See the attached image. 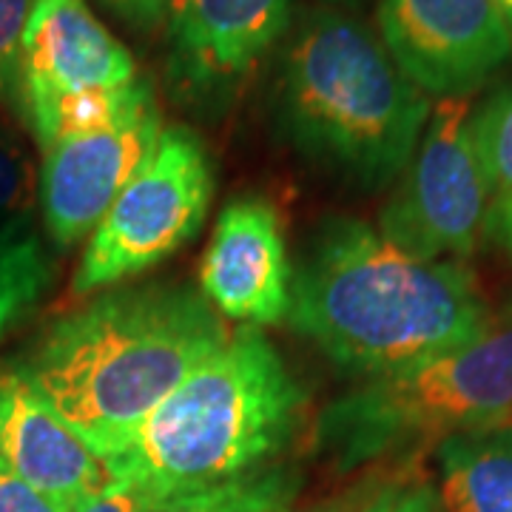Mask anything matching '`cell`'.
<instances>
[{
  "instance_id": "11",
  "label": "cell",
  "mask_w": 512,
  "mask_h": 512,
  "mask_svg": "<svg viewBox=\"0 0 512 512\" xmlns=\"http://www.w3.org/2000/svg\"><path fill=\"white\" fill-rule=\"evenodd\" d=\"M293 268L274 205L239 197L220 211L200 262V291L222 319L279 325L291 308Z\"/></svg>"
},
{
  "instance_id": "22",
  "label": "cell",
  "mask_w": 512,
  "mask_h": 512,
  "mask_svg": "<svg viewBox=\"0 0 512 512\" xmlns=\"http://www.w3.org/2000/svg\"><path fill=\"white\" fill-rule=\"evenodd\" d=\"M0 512H69L55 498L26 484L18 473L0 464Z\"/></svg>"
},
{
  "instance_id": "13",
  "label": "cell",
  "mask_w": 512,
  "mask_h": 512,
  "mask_svg": "<svg viewBox=\"0 0 512 512\" xmlns=\"http://www.w3.org/2000/svg\"><path fill=\"white\" fill-rule=\"evenodd\" d=\"M0 464L66 510L111 481L103 458L94 456L12 362L0 367Z\"/></svg>"
},
{
  "instance_id": "9",
  "label": "cell",
  "mask_w": 512,
  "mask_h": 512,
  "mask_svg": "<svg viewBox=\"0 0 512 512\" xmlns=\"http://www.w3.org/2000/svg\"><path fill=\"white\" fill-rule=\"evenodd\" d=\"M387 55L424 94L464 97L512 57L493 0H379Z\"/></svg>"
},
{
  "instance_id": "15",
  "label": "cell",
  "mask_w": 512,
  "mask_h": 512,
  "mask_svg": "<svg viewBox=\"0 0 512 512\" xmlns=\"http://www.w3.org/2000/svg\"><path fill=\"white\" fill-rule=\"evenodd\" d=\"M55 282V262L29 222L0 228V342L23 325Z\"/></svg>"
},
{
  "instance_id": "23",
  "label": "cell",
  "mask_w": 512,
  "mask_h": 512,
  "mask_svg": "<svg viewBox=\"0 0 512 512\" xmlns=\"http://www.w3.org/2000/svg\"><path fill=\"white\" fill-rule=\"evenodd\" d=\"M100 3L131 26L151 29V26L163 23L171 0H100Z\"/></svg>"
},
{
  "instance_id": "8",
  "label": "cell",
  "mask_w": 512,
  "mask_h": 512,
  "mask_svg": "<svg viewBox=\"0 0 512 512\" xmlns=\"http://www.w3.org/2000/svg\"><path fill=\"white\" fill-rule=\"evenodd\" d=\"M163 117L146 77L140 94L117 120L63 137L43 151L40 211L46 234L60 248L89 239L114 200L154 154Z\"/></svg>"
},
{
  "instance_id": "18",
  "label": "cell",
  "mask_w": 512,
  "mask_h": 512,
  "mask_svg": "<svg viewBox=\"0 0 512 512\" xmlns=\"http://www.w3.org/2000/svg\"><path fill=\"white\" fill-rule=\"evenodd\" d=\"M40 191V174L26 146L6 126H0V228L29 222Z\"/></svg>"
},
{
  "instance_id": "2",
  "label": "cell",
  "mask_w": 512,
  "mask_h": 512,
  "mask_svg": "<svg viewBox=\"0 0 512 512\" xmlns=\"http://www.w3.org/2000/svg\"><path fill=\"white\" fill-rule=\"evenodd\" d=\"M288 322L362 379L470 345L495 328L467 265L421 259L362 220L319 228L293 271Z\"/></svg>"
},
{
  "instance_id": "4",
  "label": "cell",
  "mask_w": 512,
  "mask_h": 512,
  "mask_svg": "<svg viewBox=\"0 0 512 512\" xmlns=\"http://www.w3.org/2000/svg\"><path fill=\"white\" fill-rule=\"evenodd\" d=\"M302 407L305 390L279 350L245 325L140 424L106 470L160 498L234 481L288 444Z\"/></svg>"
},
{
  "instance_id": "21",
  "label": "cell",
  "mask_w": 512,
  "mask_h": 512,
  "mask_svg": "<svg viewBox=\"0 0 512 512\" xmlns=\"http://www.w3.org/2000/svg\"><path fill=\"white\" fill-rule=\"evenodd\" d=\"M163 498L131 478H111L106 487L86 495L69 512H154Z\"/></svg>"
},
{
  "instance_id": "27",
  "label": "cell",
  "mask_w": 512,
  "mask_h": 512,
  "mask_svg": "<svg viewBox=\"0 0 512 512\" xmlns=\"http://www.w3.org/2000/svg\"><path fill=\"white\" fill-rule=\"evenodd\" d=\"M279 512H291V510H279Z\"/></svg>"
},
{
  "instance_id": "26",
  "label": "cell",
  "mask_w": 512,
  "mask_h": 512,
  "mask_svg": "<svg viewBox=\"0 0 512 512\" xmlns=\"http://www.w3.org/2000/svg\"><path fill=\"white\" fill-rule=\"evenodd\" d=\"M330 3H339V6H353V3H362V0H330Z\"/></svg>"
},
{
  "instance_id": "14",
  "label": "cell",
  "mask_w": 512,
  "mask_h": 512,
  "mask_svg": "<svg viewBox=\"0 0 512 512\" xmlns=\"http://www.w3.org/2000/svg\"><path fill=\"white\" fill-rule=\"evenodd\" d=\"M444 512H512V421L436 444Z\"/></svg>"
},
{
  "instance_id": "20",
  "label": "cell",
  "mask_w": 512,
  "mask_h": 512,
  "mask_svg": "<svg viewBox=\"0 0 512 512\" xmlns=\"http://www.w3.org/2000/svg\"><path fill=\"white\" fill-rule=\"evenodd\" d=\"M359 512H444L439 487L424 478H399L382 487Z\"/></svg>"
},
{
  "instance_id": "6",
  "label": "cell",
  "mask_w": 512,
  "mask_h": 512,
  "mask_svg": "<svg viewBox=\"0 0 512 512\" xmlns=\"http://www.w3.org/2000/svg\"><path fill=\"white\" fill-rule=\"evenodd\" d=\"M214 197V165L185 126L163 128L154 154L120 191L89 237L72 279L74 296L106 291L151 271L197 237Z\"/></svg>"
},
{
  "instance_id": "16",
  "label": "cell",
  "mask_w": 512,
  "mask_h": 512,
  "mask_svg": "<svg viewBox=\"0 0 512 512\" xmlns=\"http://www.w3.org/2000/svg\"><path fill=\"white\" fill-rule=\"evenodd\" d=\"M296 490H299L296 470L262 467L234 481L163 498L154 512H279L288 510Z\"/></svg>"
},
{
  "instance_id": "7",
  "label": "cell",
  "mask_w": 512,
  "mask_h": 512,
  "mask_svg": "<svg viewBox=\"0 0 512 512\" xmlns=\"http://www.w3.org/2000/svg\"><path fill=\"white\" fill-rule=\"evenodd\" d=\"M473 100L439 97L379 231L421 259L476 254L487 239L493 191L473 143Z\"/></svg>"
},
{
  "instance_id": "25",
  "label": "cell",
  "mask_w": 512,
  "mask_h": 512,
  "mask_svg": "<svg viewBox=\"0 0 512 512\" xmlns=\"http://www.w3.org/2000/svg\"><path fill=\"white\" fill-rule=\"evenodd\" d=\"M495 6H498V12L504 15V20H507V26H510L512 32V0H493Z\"/></svg>"
},
{
  "instance_id": "19",
  "label": "cell",
  "mask_w": 512,
  "mask_h": 512,
  "mask_svg": "<svg viewBox=\"0 0 512 512\" xmlns=\"http://www.w3.org/2000/svg\"><path fill=\"white\" fill-rule=\"evenodd\" d=\"M35 0H0V103L18 109L20 46Z\"/></svg>"
},
{
  "instance_id": "17",
  "label": "cell",
  "mask_w": 512,
  "mask_h": 512,
  "mask_svg": "<svg viewBox=\"0 0 512 512\" xmlns=\"http://www.w3.org/2000/svg\"><path fill=\"white\" fill-rule=\"evenodd\" d=\"M470 126L493 202L512 200V83L501 86L473 111Z\"/></svg>"
},
{
  "instance_id": "24",
  "label": "cell",
  "mask_w": 512,
  "mask_h": 512,
  "mask_svg": "<svg viewBox=\"0 0 512 512\" xmlns=\"http://www.w3.org/2000/svg\"><path fill=\"white\" fill-rule=\"evenodd\" d=\"M487 239L498 242L512 256V200L493 202L487 220Z\"/></svg>"
},
{
  "instance_id": "5",
  "label": "cell",
  "mask_w": 512,
  "mask_h": 512,
  "mask_svg": "<svg viewBox=\"0 0 512 512\" xmlns=\"http://www.w3.org/2000/svg\"><path fill=\"white\" fill-rule=\"evenodd\" d=\"M507 421H512V325L370 376L319 413L313 436L336 467L350 470Z\"/></svg>"
},
{
  "instance_id": "1",
  "label": "cell",
  "mask_w": 512,
  "mask_h": 512,
  "mask_svg": "<svg viewBox=\"0 0 512 512\" xmlns=\"http://www.w3.org/2000/svg\"><path fill=\"white\" fill-rule=\"evenodd\" d=\"M228 336L200 288L151 282L60 316L12 365L106 464Z\"/></svg>"
},
{
  "instance_id": "10",
  "label": "cell",
  "mask_w": 512,
  "mask_h": 512,
  "mask_svg": "<svg viewBox=\"0 0 512 512\" xmlns=\"http://www.w3.org/2000/svg\"><path fill=\"white\" fill-rule=\"evenodd\" d=\"M137 77L131 52L86 0H35L20 46L23 120L69 97L126 89Z\"/></svg>"
},
{
  "instance_id": "3",
  "label": "cell",
  "mask_w": 512,
  "mask_h": 512,
  "mask_svg": "<svg viewBox=\"0 0 512 512\" xmlns=\"http://www.w3.org/2000/svg\"><path fill=\"white\" fill-rule=\"evenodd\" d=\"M430 109L362 20L336 9L302 15L276 83V120L302 157L384 188L413 160Z\"/></svg>"
},
{
  "instance_id": "12",
  "label": "cell",
  "mask_w": 512,
  "mask_h": 512,
  "mask_svg": "<svg viewBox=\"0 0 512 512\" xmlns=\"http://www.w3.org/2000/svg\"><path fill=\"white\" fill-rule=\"evenodd\" d=\"M293 0H171V72L183 89L217 94L239 83L285 35Z\"/></svg>"
}]
</instances>
